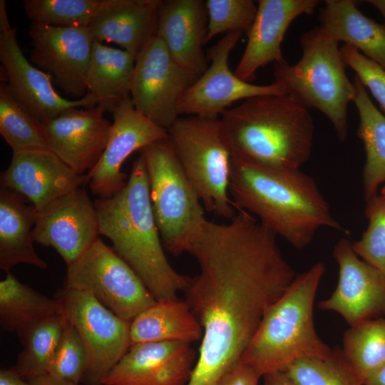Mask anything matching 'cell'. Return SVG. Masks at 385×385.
Masks as SVG:
<instances>
[{
	"mask_svg": "<svg viewBox=\"0 0 385 385\" xmlns=\"http://www.w3.org/2000/svg\"><path fill=\"white\" fill-rule=\"evenodd\" d=\"M180 163L205 210L232 219L237 210L230 195L231 155L219 118L179 117L168 130Z\"/></svg>",
	"mask_w": 385,
	"mask_h": 385,
	"instance_id": "cell-8",
	"label": "cell"
},
{
	"mask_svg": "<svg viewBox=\"0 0 385 385\" xmlns=\"http://www.w3.org/2000/svg\"><path fill=\"white\" fill-rule=\"evenodd\" d=\"M67 322L65 314L52 315L17 334L23 349L14 368L22 378L29 381L47 374Z\"/></svg>",
	"mask_w": 385,
	"mask_h": 385,
	"instance_id": "cell-30",
	"label": "cell"
},
{
	"mask_svg": "<svg viewBox=\"0 0 385 385\" xmlns=\"http://www.w3.org/2000/svg\"><path fill=\"white\" fill-rule=\"evenodd\" d=\"M380 196L385 199V185L381 189V194Z\"/></svg>",
	"mask_w": 385,
	"mask_h": 385,
	"instance_id": "cell-45",
	"label": "cell"
},
{
	"mask_svg": "<svg viewBox=\"0 0 385 385\" xmlns=\"http://www.w3.org/2000/svg\"><path fill=\"white\" fill-rule=\"evenodd\" d=\"M30 385H78L73 382L58 379L50 374H43L29 380Z\"/></svg>",
	"mask_w": 385,
	"mask_h": 385,
	"instance_id": "cell-41",
	"label": "cell"
},
{
	"mask_svg": "<svg viewBox=\"0 0 385 385\" xmlns=\"http://www.w3.org/2000/svg\"><path fill=\"white\" fill-rule=\"evenodd\" d=\"M342 349L364 384L385 365V318H374L350 327L344 334Z\"/></svg>",
	"mask_w": 385,
	"mask_h": 385,
	"instance_id": "cell-31",
	"label": "cell"
},
{
	"mask_svg": "<svg viewBox=\"0 0 385 385\" xmlns=\"http://www.w3.org/2000/svg\"><path fill=\"white\" fill-rule=\"evenodd\" d=\"M135 58L127 51L94 41L86 96L105 111L113 113L130 96Z\"/></svg>",
	"mask_w": 385,
	"mask_h": 385,
	"instance_id": "cell-25",
	"label": "cell"
},
{
	"mask_svg": "<svg viewBox=\"0 0 385 385\" xmlns=\"http://www.w3.org/2000/svg\"><path fill=\"white\" fill-rule=\"evenodd\" d=\"M207 30L205 1L162 0L157 36L174 61L197 78L207 68L203 51Z\"/></svg>",
	"mask_w": 385,
	"mask_h": 385,
	"instance_id": "cell-22",
	"label": "cell"
},
{
	"mask_svg": "<svg viewBox=\"0 0 385 385\" xmlns=\"http://www.w3.org/2000/svg\"><path fill=\"white\" fill-rule=\"evenodd\" d=\"M96 209L86 191L76 188L37 212L32 235L38 244L54 248L67 266L99 238Z\"/></svg>",
	"mask_w": 385,
	"mask_h": 385,
	"instance_id": "cell-16",
	"label": "cell"
},
{
	"mask_svg": "<svg viewBox=\"0 0 385 385\" xmlns=\"http://www.w3.org/2000/svg\"><path fill=\"white\" fill-rule=\"evenodd\" d=\"M30 62L48 74L66 94L83 98L93 40L87 27L59 28L31 24Z\"/></svg>",
	"mask_w": 385,
	"mask_h": 385,
	"instance_id": "cell-14",
	"label": "cell"
},
{
	"mask_svg": "<svg viewBox=\"0 0 385 385\" xmlns=\"http://www.w3.org/2000/svg\"><path fill=\"white\" fill-rule=\"evenodd\" d=\"M63 287L90 293L128 322L156 302L133 268L101 238L67 266Z\"/></svg>",
	"mask_w": 385,
	"mask_h": 385,
	"instance_id": "cell-9",
	"label": "cell"
},
{
	"mask_svg": "<svg viewBox=\"0 0 385 385\" xmlns=\"http://www.w3.org/2000/svg\"><path fill=\"white\" fill-rule=\"evenodd\" d=\"M64 314L61 302L20 282L11 272L0 282V324L17 334L46 317Z\"/></svg>",
	"mask_w": 385,
	"mask_h": 385,
	"instance_id": "cell-29",
	"label": "cell"
},
{
	"mask_svg": "<svg viewBox=\"0 0 385 385\" xmlns=\"http://www.w3.org/2000/svg\"><path fill=\"white\" fill-rule=\"evenodd\" d=\"M260 377L252 367L237 361L218 379L215 385H258Z\"/></svg>",
	"mask_w": 385,
	"mask_h": 385,
	"instance_id": "cell-39",
	"label": "cell"
},
{
	"mask_svg": "<svg viewBox=\"0 0 385 385\" xmlns=\"http://www.w3.org/2000/svg\"><path fill=\"white\" fill-rule=\"evenodd\" d=\"M276 237L239 209L226 223L208 220L189 251L200 272L184 292L185 300L203 335L186 385H215L239 361L268 310L296 277Z\"/></svg>",
	"mask_w": 385,
	"mask_h": 385,
	"instance_id": "cell-1",
	"label": "cell"
},
{
	"mask_svg": "<svg viewBox=\"0 0 385 385\" xmlns=\"http://www.w3.org/2000/svg\"><path fill=\"white\" fill-rule=\"evenodd\" d=\"M338 43L320 25L300 37L301 58L293 65L274 63V83L306 108H314L332 123L344 141L348 135L347 110L355 89L346 74Z\"/></svg>",
	"mask_w": 385,
	"mask_h": 385,
	"instance_id": "cell-6",
	"label": "cell"
},
{
	"mask_svg": "<svg viewBox=\"0 0 385 385\" xmlns=\"http://www.w3.org/2000/svg\"><path fill=\"white\" fill-rule=\"evenodd\" d=\"M27 202L19 193L0 187V269L6 272L20 263L48 267L34 247L37 211Z\"/></svg>",
	"mask_w": 385,
	"mask_h": 385,
	"instance_id": "cell-24",
	"label": "cell"
},
{
	"mask_svg": "<svg viewBox=\"0 0 385 385\" xmlns=\"http://www.w3.org/2000/svg\"><path fill=\"white\" fill-rule=\"evenodd\" d=\"M340 51L346 66L355 71L356 76L369 88L385 115V68L350 45L344 43Z\"/></svg>",
	"mask_w": 385,
	"mask_h": 385,
	"instance_id": "cell-38",
	"label": "cell"
},
{
	"mask_svg": "<svg viewBox=\"0 0 385 385\" xmlns=\"http://www.w3.org/2000/svg\"><path fill=\"white\" fill-rule=\"evenodd\" d=\"M162 0H104L87 29L93 41L112 42L135 58L157 36Z\"/></svg>",
	"mask_w": 385,
	"mask_h": 385,
	"instance_id": "cell-23",
	"label": "cell"
},
{
	"mask_svg": "<svg viewBox=\"0 0 385 385\" xmlns=\"http://www.w3.org/2000/svg\"><path fill=\"white\" fill-rule=\"evenodd\" d=\"M87 184V174H78L50 150L13 153L0 176L1 187L24 196L37 212Z\"/></svg>",
	"mask_w": 385,
	"mask_h": 385,
	"instance_id": "cell-19",
	"label": "cell"
},
{
	"mask_svg": "<svg viewBox=\"0 0 385 385\" xmlns=\"http://www.w3.org/2000/svg\"><path fill=\"white\" fill-rule=\"evenodd\" d=\"M104 0H24L31 24L59 28L87 27Z\"/></svg>",
	"mask_w": 385,
	"mask_h": 385,
	"instance_id": "cell-34",
	"label": "cell"
},
{
	"mask_svg": "<svg viewBox=\"0 0 385 385\" xmlns=\"http://www.w3.org/2000/svg\"><path fill=\"white\" fill-rule=\"evenodd\" d=\"M207 30L205 43L220 34L240 31L247 34L255 19L257 5L252 0H207Z\"/></svg>",
	"mask_w": 385,
	"mask_h": 385,
	"instance_id": "cell-35",
	"label": "cell"
},
{
	"mask_svg": "<svg viewBox=\"0 0 385 385\" xmlns=\"http://www.w3.org/2000/svg\"><path fill=\"white\" fill-rule=\"evenodd\" d=\"M333 256L339 266L338 283L332 294L318 307L339 313L349 327L385 315L382 272L359 260L348 239L337 242Z\"/></svg>",
	"mask_w": 385,
	"mask_h": 385,
	"instance_id": "cell-17",
	"label": "cell"
},
{
	"mask_svg": "<svg viewBox=\"0 0 385 385\" xmlns=\"http://www.w3.org/2000/svg\"><path fill=\"white\" fill-rule=\"evenodd\" d=\"M197 79L174 61L155 36L135 58L132 102L140 113L168 130L180 115L183 95Z\"/></svg>",
	"mask_w": 385,
	"mask_h": 385,
	"instance_id": "cell-11",
	"label": "cell"
},
{
	"mask_svg": "<svg viewBox=\"0 0 385 385\" xmlns=\"http://www.w3.org/2000/svg\"><path fill=\"white\" fill-rule=\"evenodd\" d=\"M324 272V264L317 262L296 276L268 310L239 361L265 376L300 359L330 355L332 349L319 338L314 323L315 295Z\"/></svg>",
	"mask_w": 385,
	"mask_h": 385,
	"instance_id": "cell-5",
	"label": "cell"
},
{
	"mask_svg": "<svg viewBox=\"0 0 385 385\" xmlns=\"http://www.w3.org/2000/svg\"><path fill=\"white\" fill-rule=\"evenodd\" d=\"M0 62L13 95L39 123L70 108L96 106L86 96L72 101L61 96L52 85V78L26 59L19 47L16 30L9 23L4 0H0Z\"/></svg>",
	"mask_w": 385,
	"mask_h": 385,
	"instance_id": "cell-13",
	"label": "cell"
},
{
	"mask_svg": "<svg viewBox=\"0 0 385 385\" xmlns=\"http://www.w3.org/2000/svg\"><path fill=\"white\" fill-rule=\"evenodd\" d=\"M112 114L113 121L106 147L96 166L86 173L89 188L98 198L110 197L125 186L128 177L121 168L133 153L168 138L167 130L135 108L130 96Z\"/></svg>",
	"mask_w": 385,
	"mask_h": 385,
	"instance_id": "cell-15",
	"label": "cell"
},
{
	"mask_svg": "<svg viewBox=\"0 0 385 385\" xmlns=\"http://www.w3.org/2000/svg\"><path fill=\"white\" fill-rule=\"evenodd\" d=\"M130 334L131 345L150 342L191 344L202 337L203 329L185 300L163 299L131 321Z\"/></svg>",
	"mask_w": 385,
	"mask_h": 385,
	"instance_id": "cell-27",
	"label": "cell"
},
{
	"mask_svg": "<svg viewBox=\"0 0 385 385\" xmlns=\"http://www.w3.org/2000/svg\"><path fill=\"white\" fill-rule=\"evenodd\" d=\"M145 163L151 207L165 250L189 252L208 220L169 138L140 150Z\"/></svg>",
	"mask_w": 385,
	"mask_h": 385,
	"instance_id": "cell-7",
	"label": "cell"
},
{
	"mask_svg": "<svg viewBox=\"0 0 385 385\" xmlns=\"http://www.w3.org/2000/svg\"><path fill=\"white\" fill-rule=\"evenodd\" d=\"M369 225L361 239L351 242L354 252L385 276V199L376 195L366 202Z\"/></svg>",
	"mask_w": 385,
	"mask_h": 385,
	"instance_id": "cell-37",
	"label": "cell"
},
{
	"mask_svg": "<svg viewBox=\"0 0 385 385\" xmlns=\"http://www.w3.org/2000/svg\"><path fill=\"white\" fill-rule=\"evenodd\" d=\"M265 377V385H297L284 371L267 374Z\"/></svg>",
	"mask_w": 385,
	"mask_h": 385,
	"instance_id": "cell-42",
	"label": "cell"
},
{
	"mask_svg": "<svg viewBox=\"0 0 385 385\" xmlns=\"http://www.w3.org/2000/svg\"><path fill=\"white\" fill-rule=\"evenodd\" d=\"M0 385H30L29 381L22 378L14 367L1 369Z\"/></svg>",
	"mask_w": 385,
	"mask_h": 385,
	"instance_id": "cell-40",
	"label": "cell"
},
{
	"mask_svg": "<svg viewBox=\"0 0 385 385\" xmlns=\"http://www.w3.org/2000/svg\"><path fill=\"white\" fill-rule=\"evenodd\" d=\"M353 99L359 115L356 135L363 142L366 161L363 187L367 202L377 195L379 185L385 182V115L374 106L366 89L355 76Z\"/></svg>",
	"mask_w": 385,
	"mask_h": 385,
	"instance_id": "cell-28",
	"label": "cell"
},
{
	"mask_svg": "<svg viewBox=\"0 0 385 385\" xmlns=\"http://www.w3.org/2000/svg\"><path fill=\"white\" fill-rule=\"evenodd\" d=\"M195 356L188 343L133 344L103 379V385H186Z\"/></svg>",
	"mask_w": 385,
	"mask_h": 385,
	"instance_id": "cell-20",
	"label": "cell"
},
{
	"mask_svg": "<svg viewBox=\"0 0 385 385\" xmlns=\"http://www.w3.org/2000/svg\"><path fill=\"white\" fill-rule=\"evenodd\" d=\"M365 2H368L373 5L381 12L385 23V0H369L365 1Z\"/></svg>",
	"mask_w": 385,
	"mask_h": 385,
	"instance_id": "cell-44",
	"label": "cell"
},
{
	"mask_svg": "<svg viewBox=\"0 0 385 385\" xmlns=\"http://www.w3.org/2000/svg\"><path fill=\"white\" fill-rule=\"evenodd\" d=\"M57 298L87 350L83 381L87 385H103V379L131 346V322L121 319L84 291L63 287Z\"/></svg>",
	"mask_w": 385,
	"mask_h": 385,
	"instance_id": "cell-10",
	"label": "cell"
},
{
	"mask_svg": "<svg viewBox=\"0 0 385 385\" xmlns=\"http://www.w3.org/2000/svg\"><path fill=\"white\" fill-rule=\"evenodd\" d=\"M319 21L337 42L353 46L385 68V25L366 16L353 1H324Z\"/></svg>",
	"mask_w": 385,
	"mask_h": 385,
	"instance_id": "cell-26",
	"label": "cell"
},
{
	"mask_svg": "<svg viewBox=\"0 0 385 385\" xmlns=\"http://www.w3.org/2000/svg\"><path fill=\"white\" fill-rule=\"evenodd\" d=\"M244 34H225L208 51L209 68L185 91L180 105V115L219 118L230 106L240 100L260 96L286 95L276 83L255 85L232 73L228 64L230 52Z\"/></svg>",
	"mask_w": 385,
	"mask_h": 385,
	"instance_id": "cell-12",
	"label": "cell"
},
{
	"mask_svg": "<svg viewBox=\"0 0 385 385\" xmlns=\"http://www.w3.org/2000/svg\"><path fill=\"white\" fill-rule=\"evenodd\" d=\"M104 113L98 106L73 108L41 123L49 150L78 174L91 171L106 147L112 123Z\"/></svg>",
	"mask_w": 385,
	"mask_h": 385,
	"instance_id": "cell-18",
	"label": "cell"
},
{
	"mask_svg": "<svg viewBox=\"0 0 385 385\" xmlns=\"http://www.w3.org/2000/svg\"><path fill=\"white\" fill-rule=\"evenodd\" d=\"M231 158L277 169L299 170L311 155L314 120L290 96H260L243 101L219 118Z\"/></svg>",
	"mask_w": 385,
	"mask_h": 385,
	"instance_id": "cell-4",
	"label": "cell"
},
{
	"mask_svg": "<svg viewBox=\"0 0 385 385\" xmlns=\"http://www.w3.org/2000/svg\"><path fill=\"white\" fill-rule=\"evenodd\" d=\"M230 195L244 210L298 250L321 227L349 235L332 216L314 180L299 170L260 166L231 158Z\"/></svg>",
	"mask_w": 385,
	"mask_h": 385,
	"instance_id": "cell-2",
	"label": "cell"
},
{
	"mask_svg": "<svg viewBox=\"0 0 385 385\" xmlns=\"http://www.w3.org/2000/svg\"><path fill=\"white\" fill-rule=\"evenodd\" d=\"M100 235L138 274L156 300L176 299L191 278L169 263L153 215L145 163L132 164L125 186L108 198H96Z\"/></svg>",
	"mask_w": 385,
	"mask_h": 385,
	"instance_id": "cell-3",
	"label": "cell"
},
{
	"mask_svg": "<svg viewBox=\"0 0 385 385\" xmlns=\"http://www.w3.org/2000/svg\"><path fill=\"white\" fill-rule=\"evenodd\" d=\"M0 134L13 153L49 150L41 123L17 101L4 81L0 83Z\"/></svg>",
	"mask_w": 385,
	"mask_h": 385,
	"instance_id": "cell-32",
	"label": "cell"
},
{
	"mask_svg": "<svg viewBox=\"0 0 385 385\" xmlns=\"http://www.w3.org/2000/svg\"><path fill=\"white\" fill-rule=\"evenodd\" d=\"M87 364L85 344L78 330L68 319L47 374L78 384L83 380Z\"/></svg>",
	"mask_w": 385,
	"mask_h": 385,
	"instance_id": "cell-36",
	"label": "cell"
},
{
	"mask_svg": "<svg viewBox=\"0 0 385 385\" xmlns=\"http://www.w3.org/2000/svg\"><path fill=\"white\" fill-rule=\"evenodd\" d=\"M245 51L234 73L250 82L257 71L270 63L284 60L281 43L287 29L299 16L310 15L319 4L318 0H260Z\"/></svg>",
	"mask_w": 385,
	"mask_h": 385,
	"instance_id": "cell-21",
	"label": "cell"
},
{
	"mask_svg": "<svg viewBox=\"0 0 385 385\" xmlns=\"http://www.w3.org/2000/svg\"><path fill=\"white\" fill-rule=\"evenodd\" d=\"M282 371L297 385H364L338 346L325 359H300Z\"/></svg>",
	"mask_w": 385,
	"mask_h": 385,
	"instance_id": "cell-33",
	"label": "cell"
},
{
	"mask_svg": "<svg viewBox=\"0 0 385 385\" xmlns=\"http://www.w3.org/2000/svg\"><path fill=\"white\" fill-rule=\"evenodd\" d=\"M364 385H385V365L372 374Z\"/></svg>",
	"mask_w": 385,
	"mask_h": 385,
	"instance_id": "cell-43",
	"label": "cell"
}]
</instances>
